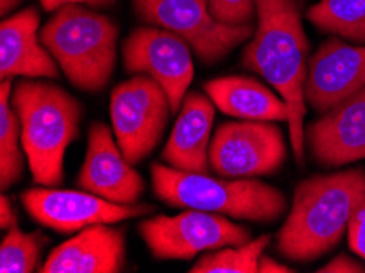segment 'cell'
I'll return each instance as SVG.
<instances>
[{"label": "cell", "instance_id": "cell-15", "mask_svg": "<svg viewBox=\"0 0 365 273\" xmlns=\"http://www.w3.org/2000/svg\"><path fill=\"white\" fill-rule=\"evenodd\" d=\"M126 257L125 232L110 225H93L49 254L41 273H118Z\"/></svg>", "mask_w": 365, "mask_h": 273}, {"label": "cell", "instance_id": "cell-1", "mask_svg": "<svg viewBox=\"0 0 365 273\" xmlns=\"http://www.w3.org/2000/svg\"><path fill=\"white\" fill-rule=\"evenodd\" d=\"M257 28L241 54L242 68L274 87L289 107V136L298 165H305V83L309 43L300 0H256Z\"/></svg>", "mask_w": 365, "mask_h": 273}, {"label": "cell", "instance_id": "cell-23", "mask_svg": "<svg viewBox=\"0 0 365 273\" xmlns=\"http://www.w3.org/2000/svg\"><path fill=\"white\" fill-rule=\"evenodd\" d=\"M208 5L210 12L223 25H251L257 16L256 0H208Z\"/></svg>", "mask_w": 365, "mask_h": 273}, {"label": "cell", "instance_id": "cell-26", "mask_svg": "<svg viewBox=\"0 0 365 273\" xmlns=\"http://www.w3.org/2000/svg\"><path fill=\"white\" fill-rule=\"evenodd\" d=\"M40 2L44 10H48V12H56L58 9L64 7V5H88V7L107 9L117 4L118 0H40Z\"/></svg>", "mask_w": 365, "mask_h": 273}, {"label": "cell", "instance_id": "cell-12", "mask_svg": "<svg viewBox=\"0 0 365 273\" xmlns=\"http://www.w3.org/2000/svg\"><path fill=\"white\" fill-rule=\"evenodd\" d=\"M305 141L326 169L365 159V86L305 128Z\"/></svg>", "mask_w": 365, "mask_h": 273}, {"label": "cell", "instance_id": "cell-8", "mask_svg": "<svg viewBox=\"0 0 365 273\" xmlns=\"http://www.w3.org/2000/svg\"><path fill=\"white\" fill-rule=\"evenodd\" d=\"M140 236L149 252L163 260H187L200 252L242 246L252 239L249 227L236 225L228 216L192 208L141 221Z\"/></svg>", "mask_w": 365, "mask_h": 273}, {"label": "cell", "instance_id": "cell-18", "mask_svg": "<svg viewBox=\"0 0 365 273\" xmlns=\"http://www.w3.org/2000/svg\"><path fill=\"white\" fill-rule=\"evenodd\" d=\"M205 92L220 111L237 120L289 121V107L279 93L245 76L208 81Z\"/></svg>", "mask_w": 365, "mask_h": 273}, {"label": "cell", "instance_id": "cell-19", "mask_svg": "<svg viewBox=\"0 0 365 273\" xmlns=\"http://www.w3.org/2000/svg\"><path fill=\"white\" fill-rule=\"evenodd\" d=\"M14 79L2 81L0 87V187L7 190L20 180L25 170V149L21 144V123L10 103Z\"/></svg>", "mask_w": 365, "mask_h": 273}, {"label": "cell", "instance_id": "cell-20", "mask_svg": "<svg viewBox=\"0 0 365 273\" xmlns=\"http://www.w3.org/2000/svg\"><path fill=\"white\" fill-rule=\"evenodd\" d=\"M307 19L324 33L365 43V0H319L308 9Z\"/></svg>", "mask_w": 365, "mask_h": 273}, {"label": "cell", "instance_id": "cell-16", "mask_svg": "<svg viewBox=\"0 0 365 273\" xmlns=\"http://www.w3.org/2000/svg\"><path fill=\"white\" fill-rule=\"evenodd\" d=\"M40 15L25 9L0 25V79H58L59 66L44 46L40 35Z\"/></svg>", "mask_w": 365, "mask_h": 273}, {"label": "cell", "instance_id": "cell-6", "mask_svg": "<svg viewBox=\"0 0 365 273\" xmlns=\"http://www.w3.org/2000/svg\"><path fill=\"white\" fill-rule=\"evenodd\" d=\"M170 102L159 83L135 74L110 96V118L118 146L131 165L145 160L161 141L169 123Z\"/></svg>", "mask_w": 365, "mask_h": 273}, {"label": "cell", "instance_id": "cell-5", "mask_svg": "<svg viewBox=\"0 0 365 273\" xmlns=\"http://www.w3.org/2000/svg\"><path fill=\"white\" fill-rule=\"evenodd\" d=\"M40 38L76 88L97 93L108 86L118 41V26L110 16L84 5H64L43 26Z\"/></svg>", "mask_w": 365, "mask_h": 273}, {"label": "cell", "instance_id": "cell-14", "mask_svg": "<svg viewBox=\"0 0 365 273\" xmlns=\"http://www.w3.org/2000/svg\"><path fill=\"white\" fill-rule=\"evenodd\" d=\"M365 86V44L356 46L339 36L329 38L309 59L307 103L324 113Z\"/></svg>", "mask_w": 365, "mask_h": 273}, {"label": "cell", "instance_id": "cell-22", "mask_svg": "<svg viewBox=\"0 0 365 273\" xmlns=\"http://www.w3.org/2000/svg\"><path fill=\"white\" fill-rule=\"evenodd\" d=\"M48 237L40 231L24 232L19 227L9 230L0 244V272L31 273L40 267L43 247Z\"/></svg>", "mask_w": 365, "mask_h": 273}, {"label": "cell", "instance_id": "cell-29", "mask_svg": "<svg viewBox=\"0 0 365 273\" xmlns=\"http://www.w3.org/2000/svg\"><path fill=\"white\" fill-rule=\"evenodd\" d=\"M24 2V0H0V12L5 16L10 12H14L16 7H20V4Z\"/></svg>", "mask_w": 365, "mask_h": 273}, {"label": "cell", "instance_id": "cell-24", "mask_svg": "<svg viewBox=\"0 0 365 273\" xmlns=\"http://www.w3.org/2000/svg\"><path fill=\"white\" fill-rule=\"evenodd\" d=\"M347 232H349L351 250L365 260V200L354 213Z\"/></svg>", "mask_w": 365, "mask_h": 273}, {"label": "cell", "instance_id": "cell-21", "mask_svg": "<svg viewBox=\"0 0 365 273\" xmlns=\"http://www.w3.org/2000/svg\"><path fill=\"white\" fill-rule=\"evenodd\" d=\"M269 234L257 239L218 250H210L193 264L192 273H259V259L270 244Z\"/></svg>", "mask_w": 365, "mask_h": 273}, {"label": "cell", "instance_id": "cell-10", "mask_svg": "<svg viewBox=\"0 0 365 273\" xmlns=\"http://www.w3.org/2000/svg\"><path fill=\"white\" fill-rule=\"evenodd\" d=\"M121 54L125 71L153 77L168 93L173 113H179L195 72L190 44L165 28L149 25L131 31Z\"/></svg>", "mask_w": 365, "mask_h": 273}, {"label": "cell", "instance_id": "cell-7", "mask_svg": "<svg viewBox=\"0 0 365 273\" xmlns=\"http://www.w3.org/2000/svg\"><path fill=\"white\" fill-rule=\"evenodd\" d=\"M143 24L165 28L190 44L203 64L225 59L254 35V25H223L210 12L208 0H133Z\"/></svg>", "mask_w": 365, "mask_h": 273}, {"label": "cell", "instance_id": "cell-4", "mask_svg": "<svg viewBox=\"0 0 365 273\" xmlns=\"http://www.w3.org/2000/svg\"><path fill=\"white\" fill-rule=\"evenodd\" d=\"M151 180L154 195L174 208L256 222L275 221L287 208V198L279 188L256 178H213L156 163L151 165Z\"/></svg>", "mask_w": 365, "mask_h": 273}, {"label": "cell", "instance_id": "cell-3", "mask_svg": "<svg viewBox=\"0 0 365 273\" xmlns=\"http://www.w3.org/2000/svg\"><path fill=\"white\" fill-rule=\"evenodd\" d=\"M29 165L38 185L59 187L64 180V155L79 138L84 107L68 91L48 81L25 79L12 92Z\"/></svg>", "mask_w": 365, "mask_h": 273}, {"label": "cell", "instance_id": "cell-11", "mask_svg": "<svg viewBox=\"0 0 365 273\" xmlns=\"http://www.w3.org/2000/svg\"><path fill=\"white\" fill-rule=\"evenodd\" d=\"M21 205L33 220L56 232H76L93 225H117L125 220L153 213V205H120L86 190H63L56 187L29 188L21 193Z\"/></svg>", "mask_w": 365, "mask_h": 273}, {"label": "cell", "instance_id": "cell-17", "mask_svg": "<svg viewBox=\"0 0 365 273\" xmlns=\"http://www.w3.org/2000/svg\"><path fill=\"white\" fill-rule=\"evenodd\" d=\"M215 121V103L200 92H189L177 113L173 133L161 158L177 170L208 174L210 143Z\"/></svg>", "mask_w": 365, "mask_h": 273}, {"label": "cell", "instance_id": "cell-9", "mask_svg": "<svg viewBox=\"0 0 365 273\" xmlns=\"http://www.w3.org/2000/svg\"><path fill=\"white\" fill-rule=\"evenodd\" d=\"M210 167L226 178L274 174L287 159L284 133L272 121H226L210 143Z\"/></svg>", "mask_w": 365, "mask_h": 273}, {"label": "cell", "instance_id": "cell-13", "mask_svg": "<svg viewBox=\"0 0 365 273\" xmlns=\"http://www.w3.org/2000/svg\"><path fill=\"white\" fill-rule=\"evenodd\" d=\"M77 185L120 205L138 203L146 188L143 177L125 159L112 130L98 121L88 130L86 159Z\"/></svg>", "mask_w": 365, "mask_h": 273}, {"label": "cell", "instance_id": "cell-27", "mask_svg": "<svg viewBox=\"0 0 365 273\" xmlns=\"http://www.w3.org/2000/svg\"><path fill=\"white\" fill-rule=\"evenodd\" d=\"M16 222H19V218H16L14 205L7 195L2 193V197H0V227L12 230V227H16Z\"/></svg>", "mask_w": 365, "mask_h": 273}, {"label": "cell", "instance_id": "cell-28", "mask_svg": "<svg viewBox=\"0 0 365 273\" xmlns=\"http://www.w3.org/2000/svg\"><path fill=\"white\" fill-rule=\"evenodd\" d=\"M295 270L284 264H279L277 260L262 254L259 259V273H293Z\"/></svg>", "mask_w": 365, "mask_h": 273}, {"label": "cell", "instance_id": "cell-2", "mask_svg": "<svg viewBox=\"0 0 365 273\" xmlns=\"http://www.w3.org/2000/svg\"><path fill=\"white\" fill-rule=\"evenodd\" d=\"M364 200V169L313 175L300 182L289 218L277 234L279 254L307 264L333 250Z\"/></svg>", "mask_w": 365, "mask_h": 273}, {"label": "cell", "instance_id": "cell-25", "mask_svg": "<svg viewBox=\"0 0 365 273\" xmlns=\"http://www.w3.org/2000/svg\"><path fill=\"white\" fill-rule=\"evenodd\" d=\"M318 272L322 273H362L365 272V267L359 264L351 257H347L346 254H341L334 257L329 264L322 267Z\"/></svg>", "mask_w": 365, "mask_h": 273}]
</instances>
